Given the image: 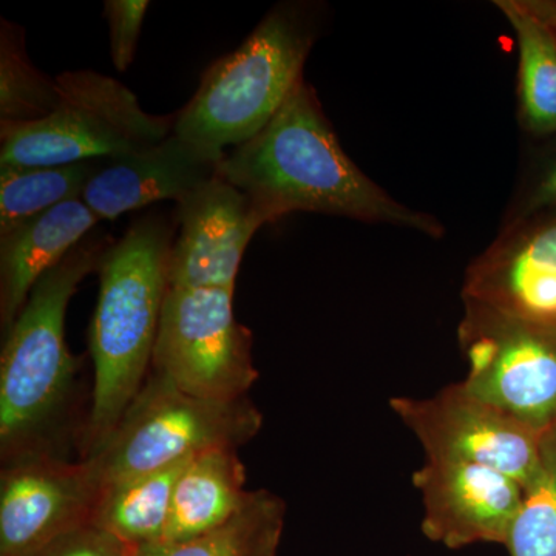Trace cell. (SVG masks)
Returning <instances> with one entry per match:
<instances>
[{"label":"cell","instance_id":"17","mask_svg":"<svg viewBox=\"0 0 556 556\" xmlns=\"http://www.w3.org/2000/svg\"><path fill=\"white\" fill-rule=\"evenodd\" d=\"M517 36L519 112L530 134L556 131V3L496 0Z\"/></svg>","mask_w":556,"mask_h":556},{"label":"cell","instance_id":"5","mask_svg":"<svg viewBox=\"0 0 556 556\" xmlns=\"http://www.w3.org/2000/svg\"><path fill=\"white\" fill-rule=\"evenodd\" d=\"M60 101L49 116L0 124V166H68L112 160L159 144L174 134V116L144 112L129 89L91 70L56 78Z\"/></svg>","mask_w":556,"mask_h":556},{"label":"cell","instance_id":"24","mask_svg":"<svg viewBox=\"0 0 556 556\" xmlns=\"http://www.w3.org/2000/svg\"><path fill=\"white\" fill-rule=\"evenodd\" d=\"M31 556H135V547L93 525L72 530Z\"/></svg>","mask_w":556,"mask_h":556},{"label":"cell","instance_id":"22","mask_svg":"<svg viewBox=\"0 0 556 556\" xmlns=\"http://www.w3.org/2000/svg\"><path fill=\"white\" fill-rule=\"evenodd\" d=\"M522 489L504 546L510 556H556V426L544 433L536 470Z\"/></svg>","mask_w":556,"mask_h":556},{"label":"cell","instance_id":"18","mask_svg":"<svg viewBox=\"0 0 556 556\" xmlns=\"http://www.w3.org/2000/svg\"><path fill=\"white\" fill-rule=\"evenodd\" d=\"M186 463L102 486L91 525L130 547L160 543L169 526L175 482Z\"/></svg>","mask_w":556,"mask_h":556},{"label":"cell","instance_id":"21","mask_svg":"<svg viewBox=\"0 0 556 556\" xmlns=\"http://www.w3.org/2000/svg\"><path fill=\"white\" fill-rule=\"evenodd\" d=\"M60 101L56 79L35 67L25 51L24 30L3 20L0 28V124L43 119Z\"/></svg>","mask_w":556,"mask_h":556},{"label":"cell","instance_id":"23","mask_svg":"<svg viewBox=\"0 0 556 556\" xmlns=\"http://www.w3.org/2000/svg\"><path fill=\"white\" fill-rule=\"evenodd\" d=\"M148 0H108L104 16L110 28L112 61L118 72H126L134 62Z\"/></svg>","mask_w":556,"mask_h":556},{"label":"cell","instance_id":"2","mask_svg":"<svg viewBox=\"0 0 556 556\" xmlns=\"http://www.w3.org/2000/svg\"><path fill=\"white\" fill-rule=\"evenodd\" d=\"M172 243L174 226L149 215L137 219L102 255L100 298L90 328L94 382L84 457L108 442L144 386L169 291Z\"/></svg>","mask_w":556,"mask_h":556},{"label":"cell","instance_id":"14","mask_svg":"<svg viewBox=\"0 0 556 556\" xmlns=\"http://www.w3.org/2000/svg\"><path fill=\"white\" fill-rule=\"evenodd\" d=\"M100 218L83 200H72L36 215L0 237V325L3 334L27 303L31 289L60 265Z\"/></svg>","mask_w":556,"mask_h":556},{"label":"cell","instance_id":"20","mask_svg":"<svg viewBox=\"0 0 556 556\" xmlns=\"http://www.w3.org/2000/svg\"><path fill=\"white\" fill-rule=\"evenodd\" d=\"M101 161L53 167L0 166V237L50 208L83 199Z\"/></svg>","mask_w":556,"mask_h":556},{"label":"cell","instance_id":"11","mask_svg":"<svg viewBox=\"0 0 556 556\" xmlns=\"http://www.w3.org/2000/svg\"><path fill=\"white\" fill-rule=\"evenodd\" d=\"M422 497V532L447 548L506 544L525 489L493 468L427 459L413 475Z\"/></svg>","mask_w":556,"mask_h":556},{"label":"cell","instance_id":"6","mask_svg":"<svg viewBox=\"0 0 556 556\" xmlns=\"http://www.w3.org/2000/svg\"><path fill=\"white\" fill-rule=\"evenodd\" d=\"M263 415L248 397L192 396L152 372L112 437L87 456L102 486L177 466L215 448L237 450L262 430Z\"/></svg>","mask_w":556,"mask_h":556},{"label":"cell","instance_id":"15","mask_svg":"<svg viewBox=\"0 0 556 556\" xmlns=\"http://www.w3.org/2000/svg\"><path fill=\"white\" fill-rule=\"evenodd\" d=\"M247 468L237 450L215 448L192 457L175 482L163 541H185L228 522L249 495Z\"/></svg>","mask_w":556,"mask_h":556},{"label":"cell","instance_id":"7","mask_svg":"<svg viewBox=\"0 0 556 556\" xmlns=\"http://www.w3.org/2000/svg\"><path fill=\"white\" fill-rule=\"evenodd\" d=\"M467 393L538 433L556 426V321L464 299Z\"/></svg>","mask_w":556,"mask_h":556},{"label":"cell","instance_id":"4","mask_svg":"<svg viewBox=\"0 0 556 556\" xmlns=\"http://www.w3.org/2000/svg\"><path fill=\"white\" fill-rule=\"evenodd\" d=\"M317 36L316 5L278 3L239 49L206 70L174 134L219 152L254 138L303 79Z\"/></svg>","mask_w":556,"mask_h":556},{"label":"cell","instance_id":"19","mask_svg":"<svg viewBox=\"0 0 556 556\" xmlns=\"http://www.w3.org/2000/svg\"><path fill=\"white\" fill-rule=\"evenodd\" d=\"M287 504L266 489L249 492L225 525L185 541H160L135 548V556H277Z\"/></svg>","mask_w":556,"mask_h":556},{"label":"cell","instance_id":"16","mask_svg":"<svg viewBox=\"0 0 556 556\" xmlns=\"http://www.w3.org/2000/svg\"><path fill=\"white\" fill-rule=\"evenodd\" d=\"M556 277V215L507 226L467 270L463 298L506 308L538 278Z\"/></svg>","mask_w":556,"mask_h":556},{"label":"cell","instance_id":"9","mask_svg":"<svg viewBox=\"0 0 556 556\" xmlns=\"http://www.w3.org/2000/svg\"><path fill=\"white\" fill-rule=\"evenodd\" d=\"M390 408L415 434L427 459L493 468L522 486L536 470L544 433L471 396L460 382L430 397H393Z\"/></svg>","mask_w":556,"mask_h":556},{"label":"cell","instance_id":"25","mask_svg":"<svg viewBox=\"0 0 556 556\" xmlns=\"http://www.w3.org/2000/svg\"><path fill=\"white\" fill-rule=\"evenodd\" d=\"M551 208H556V153L521 190L508 214L507 226L519 225Z\"/></svg>","mask_w":556,"mask_h":556},{"label":"cell","instance_id":"1","mask_svg":"<svg viewBox=\"0 0 556 556\" xmlns=\"http://www.w3.org/2000/svg\"><path fill=\"white\" fill-rule=\"evenodd\" d=\"M219 177L243 192L266 223L314 212L402 226L433 239L445 232L439 219L399 203L358 169L305 79L265 129L225 153Z\"/></svg>","mask_w":556,"mask_h":556},{"label":"cell","instance_id":"13","mask_svg":"<svg viewBox=\"0 0 556 556\" xmlns=\"http://www.w3.org/2000/svg\"><path fill=\"white\" fill-rule=\"evenodd\" d=\"M225 153L172 134L148 149L102 160L80 200L100 219H115L156 201L178 204L218 177Z\"/></svg>","mask_w":556,"mask_h":556},{"label":"cell","instance_id":"10","mask_svg":"<svg viewBox=\"0 0 556 556\" xmlns=\"http://www.w3.org/2000/svg\"><path fill=\"white\" fill-rule=\"evenodd\" d=\"M102 492L97 468L38 453L3 464L0 556H31L58 538L91 525Z\"/></svg>","mask_w":556,"mask_h":556},{"label":"cell","instance_id":"3","mask_svg":"<svg viewBox=\"0 0 556 556\" xmlns=\"http://www.w3.org/2000/svg\"><path fill=\"white\" fill-rule=\"evenodd\" d=\"M108 239L89 236L50 269L3 334L0 356V456L3 464L50 452V437L67 413L79 358L65 342L68 303Z\"/></svg>","mask_w":556,"mask_h":556},{"label":"cell","instance_id":"8","mask_svg":"<svg viewBox=\"0 0 556 556\" xmlns=\"http://www.w3.org/2000/svg\"><path fill=\"white\" fill-rule=\"evenodd\" d=\"M233 289L169 288L152 372L192 396L237 401L258 380L252 334L233 316Z\"/></svg>","mask_w":556,"mask_h":556},{"label":"cell","instance_id":"12","mask_svg":"<svg viewBox=\"0 0 556 556\" xmlns=\"http://www.w3.org/2000/svg\"><path fill=\"white\" fill-rule=\"evenodd\" d=\"M175 222L169 288L188 289H236L249 241L266 225L248 197L219 174L177 204Z\"/></svg>","mask_w":556,"mask_h":556}]
</instances>
